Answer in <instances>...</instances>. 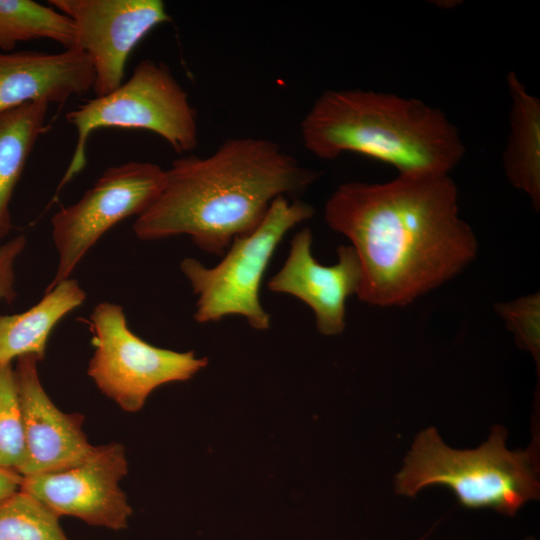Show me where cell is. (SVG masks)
<instances>
[{
	"label": "cell",
	"mask_w": 540,
	"mask_h": 540,
	"mask_svg": "<svg viewBox=\"0 0 540 540\" xmlns=\"http://www.w3.org/2000/svg\"><path fill=\"white\" fill-rule=\"evenodd\" d=\"M300 134L320 159L355 152L400 175L448 174L465 154L456 126L439 109L386 92L324 91L303 117Z\"/></svg>",
	"instance_id": "3"
},
{
	"label": "cell",
	"mask_w": 540,
	"mask_h": 540,
	"mask_svg": "<svg viewBox=\"0 0 540 540\" xmlns=\"http://www.w3.org/2000/svg\"><path fill=\"white\" fill-rule=\"evenodd\" d=\"M49 39L72 49L74 28L69 17L32 0H0V50L11 52L19 42Z\"/></svg>",
	"instance_id": "17"
},
{
	"label": "cell",
	"mask_w": 540,
	"mask_h": 540,
	"mask_svg": "<svg viewBox=\"0 0 540 540\" xmlns=\"http://www.w3.org/2000/svg\"><path fill=\"white\" fill-rule=\"evenodd\" d=\"M327 225L346 236L361 268L357 297L403 307L441 286L476 257L448 174L398 175L385 183L346 182L325 203Z\"/></svg>",
	"instance_id": "1"
},
{
	"label": "cell",
	"mask_w": 540,
	"mask_h": 540,
	"mask_svg": "<svg viewBox=\"0 0 540 540\" xmlns=\"http://www.w3.org/2000/svg\"><path fill=\"white\" fill-rule=\"evenodd\" d=\"M312 241L308 227L295 233L283 266L268 281L267 288L309 306L320 334L338 335L346 327V301L357 294L360 285V263L351 245H340L337 263L322 265L312 254Z\"/></svg>",
	"instance_id": "11"
},
{
	"label": "cell",
	"mask_w": 540,
	"mask_h": 540,
	"mask_svg": "<svg viewBox=\"0 0 540 540\" xmlns=\"http://www.w3.org/2000/svg\"><path fill=\"white\" fill-rule=\"evenodd\" d=\"M314 213V207L305 201L279 196L261 223L252 232L234 238L214 267L184 258L180 270L197 295L194 319L207 323L240 315L252 328L268 329L271 318L259 298L264 274L286 233Z\"/></svg>",
	"instance_id": "6"
},
{
	"label": "cell",
	"mask_w": 540,
	"mask_h": 540,
	"mask_svg": "<svg viewBox=\"0 0 540 540\" xmlns=\"http://www.w3.org/2000/svg\"><path fill=\"white\" fill-rule=\"evenodd\" d=\"M37 362L32 355L22 356L14 369L26 447L21 476L68 469L84 461L94 449L82 429L83 415L64 413L49 398Z\"/></svg>",
	"instance_id": "12"
},
{
	"label": "cell",
	"mask_w": 540,
	"mask_h": 540,
	"mask_svg": "<svg viewBox=\"0 0 540 540\" xmlns=\"http://www.w3.org/2000/svg\"><path fill=\"white\" fill-rule=\"evenodd\" d=\"M164 181L165 170L152 162L111 166L76 203L58 210L51 218L58 263L46 290L70 278L87 252L114 225L147 210Z\"/></svg>",
	"instance_id": "8"
},
{
	"label": "cell",
	"mask_w": 540,
	"mask_h": 540,
	"mask_svg": "<svg viewBox=\"0 0 540 540\" xmlns=\"http://www.w3.org/2000/svg\"><path fill=\"white\" fill-rule=\"evenodd\" d=\"M93 84L92 65L79 50L0 52V113L26 103H64Z\"/></svg>",
	"instance_id": "13"
},
{
	"label": "cell",
	"mask_w": 540,
	"mask_h": 540,
	"mask_svg": "<svg viewBox=\"0 0 540 540\" xmlns=\"http://www.w3.org/2000/svg\"><path fill=\"white\" fill-rule=\"evenodd\" d=\"M21 482L18 472L0 467V503L19 491Z\"/></svg>",
	"instance_id": "22"
},
{
	"label": "cell",
	"mask_w": 540,
	"mask_h": 540,
	"mask_svg": "<svg viewBox=\"0 0 540 540\" xmlns=\"http://www.w3.org/2000/svg\"><path fill=\"white\" fill-rule=\"evenodd\" d=\"M94 354L88 375L98 389L123 410H140L157 387L191 379L207 366L193 351L177 352L153 346L132 332L123 308L97 304L90 315Z\"/></svg>",
	"instance_id": "7"
},
{
	"label": "cell",
	"mask_w": 540,
	"mask_h": 540,
	"mask_svg": "<svg viewBox=\"0 0 540 540\" xmlns=\"http://www.w3.org/2000/svg\"><path fill=\"white\" fill-rule=\"evenodd\" d=\"M25 459L23 415L14 369L12 365L0 366V467L19 473Z\"/></svg>",
	"instance_id": "19"
},
{
	"label": "cell",
	"mask_w": 540,
	"mask_h": 540,
	"mask_svg": "<svg viewBox=\"0 0 540 540\" xmlns=\"http://www.w3.org/2000/svg\"><path fill=\"white\" fill-rule=\"evenodd\" d=\"M65 117L75 127L77 139L58 192L86 166L89 136L99 128L147 130L180 154L198 144L196 111L185 89L166 64L152 59L140 61L114 91L85 101Z\"/></svg>",
	"instance_id": "5"
},
{
	"label": "cell",
	"mask_w": 540,
	"mask_h": 540,
	"mask_svg": "<svg viewBox=\"0 0 540 540\" xmlns=\"http://www.w3.org/2000/svg\"><path fill=\"white\" fill-rule=\"evenodd\" d=\"M86 293L77 280L68 278L49 290L33 307L13 315L0 314V366L32 355L45 358L47 341L56 324L80 307Z\"/></svg>",
	"instance_id": "14"
},
{
	"label": "cell",
	"mask_w": 540,
	"mask_h": 540,
	"mask_svg": "<svg viewBox=\"0 0 540 540\" xmlns=\"http://www.w3.org/2000/svg\"><path fill=\"white\" fill-rule=\"evenodd\" d=\"M0 540H68L59 516L22 490L0 503Z\"/></svg>",
	"instance_id": "18"
},
{
	"label": "cell",
	"mask_w": 540,
	"mask_h": 540,
	"mask_svg": "<svg viewBox=\"0 0 540 540\" xmlns=\"http://www.w3.org/2000/svg\"><path fill=\"white\" fill-rule=\"evenodd\" d=\"M48 3L72 21V49L83 52L92 65L95 96L118 88L134 48L155 27L171 20L161 0H50Z\"/></svg>",
	"instance_id": "9"
},
{
	"label": "cell",
	"mask_w": 540,
	"mask_h": 540,
	"mask_svg": "<svg viewBox=\"0 0 540 540\" xmlns=\"http://www.w3.org/2000/svg\"><path fill=\"white\" fill-rule=\"evenodd\" d=\"M319 177L274 141L230 138L206 157L174 160L133 231L145 241L187 235L201 250L222 257L234 238L261 223L275 198L297 196Z\"/></svg>",
	"instance_id": "2"
},
{
	"label": "cell",
	"mask_w": 540,
	"mask_h": 540,
	"mask_svg": "<svg viewBox=\"0 0 540 540\" xmlns=\"http://www.w3.org/2000/svg\"><path fill=\"white\" fill-rule=\"evenodd\" d=\"M511 97L510 133L503 167L510 183L540 207V100L527 92L515 72L507 75Z\"/></svg>",
	"instance_id": "15"
},
{
	"label": "cell",
	"mask_w": 540,
	"mask_h": 540,
	"mask_svg": "<svg viewBox=\"0 0 540 540\" xmlns=\"http://www.w3.org/2000/svg\"><path fill=\"white\" fill-rule=\"evenodd\" d=\"M528 540H534V539H533V538H530V539H528Z\"/></svg>",
	"instance_id": "23"
},
{
	"label": "cell",
	"mask_w": 540,
	"mask_h": 540,
	"mask_svg": "<svg viewBox=\"0 0 540 540\" xmlns=\"http://www.w3.org/2000/svg\"><path fill=\"white\" fill-rule=\"evenodd\" d=\"M23 235L15 236L0 246V301L12 303L17 297L15 264L26 246Z\"/></svg>",
	"instance_id": "21"
},
{
	"label": "cell",
	"mask_w": 540,
	"mask_h": 540,
	"mask_svg": "<svg viewBox=\"0 0 540 540\" xmlns=\"http://www.w3.org/2000/svg\"><path fill=\"white\" fill-rule=\"evenodd\" d=\"M128 463L119 443L94 446L81 463L68 469L22 476L20 490L32 495L59 517H77L89 525L121 530L132 508L120 481Z\"/></svg>",
	"instance_id": "10"
},
{
	"label": "cell",
	"mask_w": 540,
	"mask_h": 540,
	"mask_svg": "<svg viewBox=\"0 0 540 540\" xmlns=\"http://www.w3.org/2000/svg\"><path fill=\"white\" fill-rule=\"evenodd\" d=\"M495 311L514 334L518 345L529 351L539 364L540 294L535 292L508 302H498Z\"/></svg>",
	"instance_id": "20"
},
{
	"label": "cell",
	"mask_w": 540,
	"mask_h": 540,
	"mask_svg": "<svg viewBox=\"0 0 540 540\" xmlns=\"http://www.w3.org/2000/svg\"><path fill=\"white\" fill-rule=\"evenodd\" d=\"M49 104L26 103L0 113V240L11 228L10 202L26 162L46 130Z\"/></svg>",
	"instance_id": "16"
},
{
	"label": "cell",
	"mask_w": 540,
	"mask_h": 540,
	"mask_svg": "<svg viewBox=\"0 0 540 540\" xmlns=\"http://www.w3.org/2000/svg\"><path fill=\"white\" fill-rule=\"evenodd\" d=\"M506 430L495 426L489 439L474 450H455L444 444L437 431L428 428L415 439L397 474L398 494L414 496L419 490L440 484L450 488L468 508H492L514 515L528 500L539 495L534 453L509 451Z\"/></svg>",
	"instance_id": "4"
}]
</instances>
